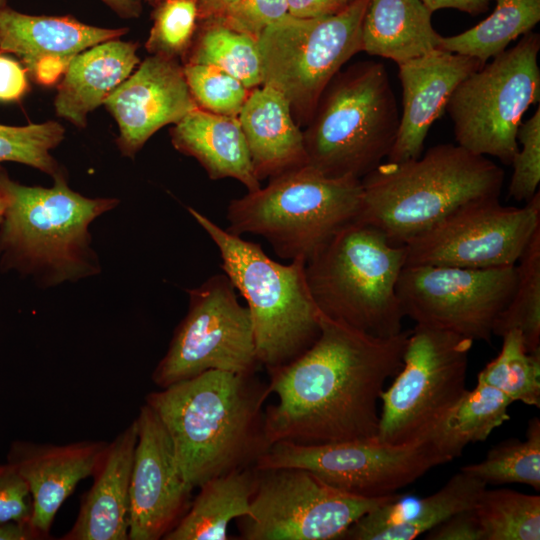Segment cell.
Segmentation results:
<instances>
[{
  "label": "cell",
  "instance_id": "7c38bea8",
  "mask_svg": "<svg viewBox=\"0 0 540 540\" xmlns=\"http://www.w3.org/2000/svg\"><path fill=\"white\" fill-rule=\"evenodd\" d=\"M188 311L176 327L152 380L165 388L209 370L253 375L261 365L251 315L224 274L187 290Z\"/></svg>",
  "mask_w": 540,
  "mask_h": 540
},
{
  "label": "cell",
  "instance_id": "1f68e13d",
  "mask_svg": "<svg viewBox=\"0 0 540 540\" xmlns=\"http://www.w3.org/2000/svg\"><path fill=\"white\" fill-rule=\"evenodd\" d=\"M516 265L512 297L497 317L493 335L517 329L529 352L540 350V229L535 232Z\"/></svg>",
  "mask_w": 540,
  "mask_h": 540
},
{
  "label": "cell",
  "instance_id": "5b68a950",
  "mask_svg": "<svg viewBox=\"0 0 540 540\" xmlns=\"http://www.w3.org/2000/svg\"><path fill=\"white\" fill-rule=\"evenodd\" d=\"M399 123L386 67L354 63L330 81L303 131L307 165L327 177L361 180L388 157Z\"/></svg>",
  "mask_w": 540,
  "mask_h": 540
},
{
  "label": "cell",
  "instance_id": "f1b7e54d",
  "mask_svg": "<svg viewBox=\"0 0 540 540\" xmlns=\"http://www.w3.org/2000/svg\"><path fill=\"white\" fill-rule=\"evenodd\" d=\"M513 401L498 389L477 382L435 425L425 439L447 462L462 455L471 443L485 441L494 429L510 419Z\"/></svg>",
  "mask_w": 540,
  "mask_h": 540
},
{
  "label": "cell",
  "instance_id": "681fc988",
  "mask_svg": "<svg viewBox=\"0 0 540 540\" xmlns=\"http://www.w3.org/2000/svg\"><path fill=\"white\" fill-rule=\"evenodd\" d=\"M5 208H6V200H5L4 194L0 190V223L3 219Z\"/></svg>",
  "mask_w": 540,
  "mask_h": 540
},
{
  "label": "cell",
  "instance_id": "484cf974",
  "mask_svg": "<svg viewBox=\"0 0 540 540\" xmlns=\"http://www.w3.org/2000/svg\"><path fill=\"white\" fill-rule=\"evenodd\" d=\"M170 136L174 148L195 158L212 180L234 178L248 192L261 187L238 117L196 108L174 124Z\"/></svg>",
  "mask_w": 540,
  "mask_h": 540
},
{
  "label": "cell",
  "instance_id": "bcb514c9",
  "mask_svg": "<svg viewBox=\"0 0 540 540\" xmlns=\"http://www.w3.org/2000/svg\"><path fill=\"white\" fill-rule=\"evenodd\" d=\"M43 538L32 526L31 522H0V540H34Z\"/></svg>",
  "mask_w": 540,
  "mask_h": 540
},
{
  "label": "cell",
  "instance_id": "f907efd6",
  "mask_svg": "<svg viewBox=\"0 0 540 540\" xmlns=\"http://www.w3.org/2000/svg\"><path fill=\"white\" fill-rule=\"evenodd\" d=\"M142 1H146L148 2L149 4L153 5L154 7L157 6L158 4L166 1V0H142Z\"/></svg>",
  "mask_w": 540,
  "mask_h": 540
},
{
  "label": "cell",
  "instance_id": "52a82bcc",
  "mask_svg": "<svg viewBox=\"0 0 540 540\" xmlns=\"http://www.w3.org/2000/svg\"><path fill=\"white\" fill-rule=\"evenodd\" d=\"M188 211L218 248L224 273L247 302L260 364L281 366L309 349L321 328L306 262L279 263L258 243L222 229L194 208Z\"/></svg>",
  "mask_w": 540,
  "mask_h": 540
},
{
  "label": "cell",
  "instance_id": "44dd1931",
  "mask_svg": "<svg viewBox=\"0 0 540 540\" xmlns=\"http://www.w3.org/2000/svg\"><path fill=\"white\" fill-rule=\"evenodd\" d=\"M487 485L463 471L426 497L397 496L367 512L342 540H412L451 515L475 507Z\"/></svg>",
  "mask_w": 540,
  "mask_h": 540
},
{
  "label": "cell",
  "instance_id": "ffe728a7",
  "mask_svg": "<svg viewBox=\"0 0 540 540\" xmlns=\"http://www.w3.org/2000/svg\"><path fill=\"white\" fill-rule=\"evenodd\" d=\"M107 444L88 440L65 445L12 442L7 460L28 485L31 524L44 538L64 501L81 480L93 475Z\"/></svg>",
  "mask_w": 540,
  "mask_h": 540
},
{
  "label": "cell",
  "instance_id": "9c48e42d",
  "mask_svg": "<svg viewBox=\"0 0 540 540\" xmlns=\"http://www.w3.org/2000/svg\"><path fill=\"white\" fill-rule=\"evenodd\" d=\"M368 3L353 0L341 12L320 18L288 15L257 38L262 85L283 94L299 126L308 124L330 81L362 51Z\"/></svg>",
  "mask_w": 540,
  "mask_h": 540
},
{
  "label": "cell",
  "instance_id": "4dcf8cb0",
  "mask_svg": "<svg viewBox=\"0 0 540 540\" xmlns=\"http://www.w3.org/2000/svg\"><path fill=\"white\" fill-rule=\"evenodd\" d=\"M184 64L217 67L237 78L247 89L262 85L257 39L227 27L217 19L199 21Z\"/></svg>",
  "mask_w": 540,
  "mask_h": 540
},
{
  "label": "cell",
  "instance_id": "7bdbcfd3",
  "mask_svg": "<svg viewBox=\"0 0 540 540\" xmlns=\"http://www.w3.org/2000/svg\"><path fill=\"white\" fill-rule=\"evenodd\" d=\"M26 68L0 52V101L20 100L28 91Z\"/></svg>",
  "mask_w": 540,
  "mask_h": 540
},
{
  "label": "cell",
  "instance_id": "2e32d148",
  "mask_svg": "<svg viewBox=\"0 0 540 540\" xmlns=\"http://www.w3.org/2000/svg\"><path fill=\"white\" fill-rule=\"evenodd\" d=\"M539 229V191L522 207L505 206L499 198L475 201L403 245L405 266H512Z\"/></svg>",
  "mask_w": 540,
  "mask_h": 540
},
{
  "label": "cell",
  "instance_id": "e0dca14e",
  "mask_svg": "<svg viewBox=\"0 0 540 540\" xmlns=\"http://www.w3.org/2000/svg\"><path fill=\"white\" fill-rule=\"evenodd\" d=\"M137 443L130 481L128 539L159 540L171 531L191 503L169 434L146 403L136 417Z\"/></svg>",
  "mask_w": 540,
  "mask_h": 540
},
{
  "label": "cell",
  "instance_id": "603a6c76",
  "mask_svg": "<svg viewBox=\"0 0 540 540\" xmlns=\"http://www.w3.org/2000/svg\"><path fill=\"white\" fill-rule=\"evenodd\" d=\"M237 117L259 181L307 165L303 131L279 91L254 88Z\"/></svg>",
  "mask_w": 540,
  "mask_h": 540
},
{
  "label": "cell",
  "instance_id": "4316f807",
  "mask_svg": "<svg viewBox=\"0 0 540 540\" xmlns=\"http://www.w3.org/2000/svg\"><path fill=\"white\" fill-rule=\"evenodd\" d=\"M421 0H369L361 30L362 51L397 64L439 48L441 35Z\"/></svg>",
  "mask_w": 540,
  "mask_h": 540
},
{
  "label": "cell",
  "instance_id": "7a4b0ae2",
  "mask_svg": "<svg viewBox=\"0 0 540 540\" xmlns=\"http://www.w3.org/2000/svg\"><path fill=\"white\" fill-rule=\"evenodd\" d=\"M270 394L255 374L209 370L149 393L145 403L166 428L182 476L194 489L254 466L268 450L262 408Z\"/></svg>",
  "mask_w": 540,
  "mask_h": 540
},
{
  "label": "cell",
  "instance_id": "3957f363",
  "mask_svg": "<svg viewBox=\"0 0 540 540\" xmlns=\"http://www.w3.org/2000/svg\"><path fill=\"white\" fill-rule=\"evenodd\" d=\"M51 187L26 186L0 167L6 208L0 223V266L32 276L47 288L101 272L90 224L113 210V197L89 198L73 191L66 174Z\"/></svg>",
  "mask_w": 540,
  "mask_h": 540
},
{
  "label": "cell",
  "instance_id": "ba28073f",
  "mask_svg": "<svg viewBox=\"0 0 540 540\" xmlns=\"http://www.w3.org/2000/svg\"><path fill=\"white\" fill-rule=\"evenodd\" d=\"M362 198L361 180L327 177L305 165L233 199L227 230L262 236L280 258L307 262L334 234L358 220Z\"/></svg>",
  "mask_w": 540,
  "mask_h": 540
},
{
  "label": "cell",
  "instance_id": "816d5d0a",
  "mask_svg": "<svg viewBox=\"0 0 540 540\" xmlns=\"http://www.w3.org/2000/svg\"><path fill=\"white\" fill-rule=\"evenodd\" d=\"M8 2H9V0H0V8L4 7V6H7Z\"/></svg>",
  "mask_w": 540,
  "mask_h": 540
},
{
  "label": "cell",
  "instance_id": "d4e9b609",
  "mask_svg": "<svg viewBox=\"0 0 540 540\" xmlns=\"http://www.w3.org/2000/svg\"><path fill=\"white\" fill-rule=\"evenodd\" d=\"M128 30L88 25L70 15H29L8 5L0 8V52L17 56L27 73L42 59L57 57L71 61L80 52L118 39Z\"/></svg>",
  "mask_w": 540,
  "mask_h": 540
},
{
  "label": "cell",
  "instance_id": "f546056e",
  "mask_svg": "<svg viewBox=\"0 0 540 540\" xmlns=\"http://www.w3.org/2000/svg\"><path fill=\"white\" fill-rule=\"evenodd\" d=\"M540 21V0H496L492 14L474 27L441 36L439 48L473 57L485 64Z\"/></svg>",
  "mask_w": 540,
  "mask_h": 540
},
{
  "label": "cell",
  "instance_id": "d6986e66",
  "mask_svg": "<svg viewBox=\"0 0 540 540\" xmlns=\"http://www.w3.org/2000/svg\"><path fill=\"white\" fill-rule=\"evenodd\" d=\"M398 65L402 113L395 143L387 157L402 162L422 155L429 129L442 116L461 81L484 64L437 48Z\"/></svg>",
  "mask_w": 540,
  "mask_h": 540
},
{
  "label": "cell",
  "instance_id": "d590c367",
  "mask_svg": "<svg viewBox=\"0 0 540 540\" xmlns=\"http://www.w3.org/2000/svg\"><path fill=\"white\" fill-rule=\"evenodd\" d=\"M64 135L65 129L57 121L24 126L0 124V163L25 164L52 178L64 175L62 167L51 154Z\"/></svg>",
  "mask_w": 540,
  "mask_h": 540
},
{
  "label": "cell",
  "instance_id": "f35d334b",
  "mask_svg": "<svg viewBox=\"0 0 540 540\" xmlns=\"http://www.w3.org/2000/svg\"><path fill=\"white\" fill-rule=\"evenodd\" d=\"M518 151L510 165L513 173L508 193L516 201H529L537 192L540 182V108L518 128Z\"/></svg>",
  "mask_w": 540,
  "mask_h": 540
},
{
  "label": "cell",
  "instance_id": "ee69618b",
  "mask_svg": "<svg viewBox=\"0 0 540 540\" xmlns=\"http://www.w3.org/2000/svg\"><path fill=\"white\" fill-rule=\"evenodd\" d=\"M349 0H287L288 14L295 18H320L344 10Z\"/></svg>",
  "mask_w": 540,
  "mask_h": 540
},
{
  "label": "cell",
  "instance_id": "cb8c5ba5",
  "mask_svg": "<svg viewBox=\"0 0 540 540\" xmlns=\"http://www.w3.org/2000/svg\"><path fill=\"white\" fill-rule=\"evenodd\" d=\"M137 49L136 42L118 38L98 43L73 57L57 86L56 114L84 128L88 115L103 105L139 65Z\"/></svg>",
  "mask_w": 540,
  "mask_h": 540
},
{
  "label": "cell",
  "instance_id": "8fae6325",
  "mask_svg": "<svg viewBox=\"0 0 540 540\" xmlns=\"http://www.w3.org/2000/svg\"><path fill=\"white\" fill-rule=\"evenodd\" d=\"M473 340L416 324L410 330L403 365L381 394L377 438L406 444L425 438L467 390Z\"/></svg>",
  "mask_w": 540,
  "mask_h": 540
},
{
  "label": "cell",
  "instance_id": "b9f144b4",
  "mask_svg": "<svg viewBox=\"0 0 540 540\" xmlns=\"http://www.w3.org/2000/svg\"><path fill=\"white\" fill-rule=\"evenodd\" d=\"M426 540H484L474 508L455 513L428 532Z\"/></svg>",
  "mask_w": 540,
  "mask_h": 540
},
{
  "label": "cell",
  "instance_id": "9a60e30c",
  "mask_svg": "<svg viewBox=\"0 0 540 540\" xmlns=\"http://www.w3.org/2000/svg\"><path fill=\"white\" fill-rule=\"evenodd\" d=\"M516 280V264L481 269L413 265L403 267L396 292L404 316L416 324L490 342Z\"/></svg>",
  "mask_w": 540,
  "mask_h": 540
},
{
  "label": "cell",
  "instance_id": "30bf717a",
  "mask_svg": "<svg viewBox=\"0 0 540 540\" xmlns=\"http://www.w3.org/2000/svg\"><path fill=\"white\" fill-rule=\"evenodd\" d=\"M539 51V34L528 32L459 83L445 110L457 145L511 164L522 117L540 99Z\"/></svg>",
  "mask_w": 540,
  "mask_h": 540
},
{
  "label": "cell",
  "instance_id": "7dc6e473",
  "mask_svg": "<svg viewBox=\"0 0 540 540\" xmlns=\"http://www.w3.org/2000/svg\"><path fill=\"white\" fill-rule=\"evenodd\" d=\"M239 0H196L199 21L220 18Z\"/></svg>",
  "mask_w": 540,
  "mask_h": 540
},
{
  "label": "cell",
  "instance_id": "f6af8a7d",
  "mask_svg": "<svg viewBox=\"0 0 540 540\" xmlns=\"http://www.w3.org/2000/svg\"><path fill=\"white\" fill-rule=\"evenodd\" d=\"M421 2L431 13L442 8H454L477 15L487 10L491 0H421Z\"/></svg>",
  "mask_w": 540,
  "mask_h": 540
},
{
  "label": "cell",
  "instance_id": "60d3db41",
  "mask_svg": "<svg viewBox=\"0 0 540 540\" xmlns=\"http://www.w3.org/2000/svg\"><path fill=\"white\" fill-rule=\"evenodd\" d=\"M32 497L17 469L7 462L0 465V522H31Z\"/></svg>",
  "mask_w": 540,
  "mask_h": 540
},
{
  "label": "cell",
  "instance_id": "8992f818",
  "mask_svg": "<svg viewBox=\"0 0 540 540\" xmlns=\"http://www.w3.org/2000/svg\"><path fill=\"white\" fill-rule=\"evenodd\" d=\"M405 248L378 228L354 221L334 234L305 265L307 284L324 316L376 337L402 331L396 286Z\"/></svg>",
  "mask_w": 540,
  "mask_h": 540
},
{
  "label": "cell",
  "instance_id": "83f0119b",
  "mask_svg": "<svg viewBox=\"0 0 540 540\" xmlns=\"http://www.w3.org/2000/svg\"><path fill=\"white\" fill-rule=\"evenodd\" d=\"M256 469L249 466L202 483L189 508L164 540H227L233 519L251 514Z\"/></svg>",
  "mask_w": 540,
  "mask_h": 540
},
{
  "label": "cell",
  "instance_id": "8d00e7d4",
  "mask_svg": "<svg viewBox=\"0 0 540 540\" xmlns=\"http://www.w3.org/2000/svg\"><path fill=\"white\" fill-rule=\"evenodd\" d=\"M145 47L150 55L184 58L198 26L196 0H166L154 7Z\"/></svg>",
  "mask_w": 540,
  "mask_h": 540
},
{
  "label": "cell",
  "instance_id": "c3c4849f",
  "mask_svg": "<svg viewBox=\"0 0 540 540\" xmlns=\"http://www.w3.org/2000/svg\"><path fill=\"white\" fill-rule=\"evenodd\" d=\"M114 13L125 19H134L142 13V0H100Z\"/></svg>",
  "mask_w": 540,
  "mask_h": 540
},
{
  "label": "cell",
  "instance_id": "5bb4252c",
  "mask_svg": "<svg viewBox=\"0 0 540 540\" xmlns=\"http://www.w3.org/2000/svg\"><path fill=\"white\" fill-rule=\"evenodd\" d=\"M445 463L425 438L395 445L374 437L321 445L276 442L254 467L300 468L343 492L379 498L397 493Z\"/></svg>",
  "mask_w": 540,
  "mask_h": 540
},
{
  "label": "cell",
  "instance_id": "277c9868",
  "mask_svg": "<svg viewBox=\"0 0 540 540\" xmlns=\"http://www.w3.org/2000/svg\"><path fill=\"white\" fill-rule=\"evenodd\" d=\"M503 182V169L486 156L439 144L415 159L382 162L364 176L358 221L402 246L469 203L499 198Z\"/></svg>",
  "mask_w": 540,
  "mask_h": 540
},
{
  "label": "cell",
  "instance_id": "ab89813d",
  "mask_svg": "<svg viewBox=\"0 0 540 540\" xmlns=\"http://www.w3.org/2000/svg\"><path fill=\"white\" fill-rule=\"evenodd\" d=\"M288 15L287 0H239L222 17L212 19L257 39L265 28Z\"/></svg>",
  "mask_w": 540,
  "mask_h": 540
},
{
  "label": "cell",
  "instance_id": "74e56055",
  "mask_svg": "<svg viewBox=\"0 0 540 540\" xmlns=\"http://www.w3.org/2000/svg\"><path fill=\"white\" fill-rule=\"evenodd\" d=\"M182 66L190 93L198 108L224 116L239 115L251 90L217 67L189 63Z\"/></svg>",
  "mask_w": 540,
  "mask_h": 540
},
{
  "label": "cell",
  "instance_id": "836d02e7",
  "mask_svg": "<svg viewBox=\"0 0 540 540\" xmlns=\"http://www.w3.org/2000/svg\"><path fill=\"white\" fill-rule=\"evenodd\" d=\"M474 509L484 540L540 539L539 495L486 487Z\"/></svg>",
  "mask_w": 540,
  "mask_h": 540
},
{
  "label": "cell",
  "instance_id": "6da1fadb",
  "mask_svg": "<svg viewBox=\"0 0 540 540\" xmlns=\"http://www.w3.org/2000/svg\"><path fill=\"white\" fill-rule=\"evenodd\" d=\"M320 335L296 359L267 369L278 398L264 411L270 445H321L377 437L378 402L403 365L410 330L376 337L320 313Z\"/></svg>",
  "mask_w": 540,
  "mask_h": 540
},
{
  "label": "cell",
  "instance_id": "ac0fdd59",
  "mask_svg": "<svg viewBox=\"0 0 540 540\" xmlns=\"http://www.w3.org/2000/svg\"><path fill=\"white\" fill-rule=\"evenodd\" d=\"M118 125L116 144L134 158L158 130L198 108L177 59L150 55L105 100Z\"/></svg>",
  "mask_w": 540,
  "mask_h": 540
},
{
  "label": "cell",
  "instance_id": "f5cc1de1",
  "mask_svg": "<svg viewBox=\"0 0 540 540\" xmlns=\"http://www.w3.org/2000/svg\"><path fill=\"white\" fill-rule=\"evenodd\" d=\"M350 2L353 1V0H349Z\"/></svg>",
  "mask_w": 540,
  "mask_h": 540
},
{
  "label": "cell",
  "instance_id": "d6a6232c",
  "mask_svg": "<svg viewBox=\"0 0 540 540\" xmlns=\"http://www.w3.org/2000/svg\"><path fill=\"white\" fill-rule=\"evenodd\" d=\"M486 485L526 484L540 490V419L529 420L524 440L508 439L493 446L482 461L460 469Z\"/></svg>",
  "mask_w": 540,
  "mask_h": 540
},
{
  "label": "cell",
  "instance_id": "e575fe53",
  "mask_svg": "<svg viewBox=\"0 0 540 540\" xmlns=\"http://www.w3.org/2000/svg\"><path fill=\"white\" fill-rule=\"evenodd\" d=\"M500 353L477 376V382L492 386L513 402L540 407V350L529 352L517 329L503 336Z\"/></svg>",
  "mask_w": 540,
  "mask_h": 540
},
{
  "label": "cell",
  "instance_id": "7402d4cb",
  "mask_svg": "<svg viewBox=\"0 0 540 540\" xmlns=\"http://www.w3.org/2000/svg\"><path fill=\"white\" fill-rule=\"evenodd\" d=\"M134 420L107 444L83 495L78 516L64 540H127L130 481L137 443Z\"/></svg>",
  "mask_w": 540,
  "mask_h": 540
},
{
  "label": "cell",
  "instance_id": "4fadbf2b",
  "mask_svg": "<svg viewBox=\"0 0 540 540\" xmlns=\"http://www.w3.org/2000/svg\"><path fill=\"white\" fill-rule=\"evenodd\" d=\"M256 474L251 514L237 518L243 540H342L356 520L398 494L352 495L300 468L256 469Z\"/></svg>",
  "mask_w": 540,
  "mask_h": 540
}]
</instances>
